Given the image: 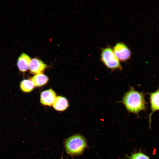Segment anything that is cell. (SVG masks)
<instances>
[{
  "label": "cell",
  "mask_w": 159,
  "mask_h": 159,
  "mask_svg": "<svg viewBox=\"0 0 159 159\" xmlns=\"http://www.w3.org/2000/svg\"><path fill=\"white\" fill-rule=\"evenodd\" d=\"M122 101L127 111L131 112L138 114L146 109V102L143 94L132 88L125 94Z\"/></svg>",
  "instance_id": "cell-1"
},
{
  "label": "cell",
  "mask_w": 159,
  "mask_h": 159,
  "mask_svg": "<svg viewBox=\"0 0 159 159\" xmlns=\"http://www.w3.org/2000/svg\"><path fill=\"white\" fill-rule=\"evenodd\" d=\"M67 153L72 156L79 155L82 153L87 147L84 138L79 134H74L67 138L64 143Z\"/></svg>",
  "instance_id": "cell-2"
},
{
  "label": "cell",
  "mask_w": 159,
  "mask_h": 159,
  "mask_svg": "<svg viewBox=\"0 0 159 159\" xmlns=\"http://www.w3.org/2000/svg\"><path fill=\"white\" fill-rule=\"evenodd\" d=\"M100 59L104 65L108 68L112 69H122L119 60L114 54L112 49L109 46L102 49Z\"/></svg>",
  "instance_id": "cell-3"
},
{
  "label": "cell",
  "mask_w": 159,
  "mask_h": 159,
  "mask_svg": "<svg viewBox=\"0 0 159 159\" xmlns=\"http://www.w3.org/2000/svg\"><path fill=\"white\" fill-rule=\"evenodd\" d=\"M113 51L119 61L125 62L131 56V52L128 46L122 42H118L114 46Z\"/></svg>",
  "instance_id": "cell-4"
},
{
  "label": "cell",
  "mask_w": 159,
  "mask_h": 159,
  "mask_svg": "<svg viewBox=\"0 0 159 159\" xmlns=\"http://www.w3.org/2000/svg\"><path fill=\"white\" fill-rule=\"evenodd\" d=\"M47 67V65L41 60L36 57L31 59L29 69L31 73L36 75L42 73Z\"/></svg>",
  "instance_id": "cell-5"
},
{
  "label": "cell",
  "mask_w": 159,
  "mask_h": 159,
  "mask_svg": "<svg viewBox=\"0 0 159 159\" xmlns=\"http://www.w3.org/2000/svg\"><path fill=\"white\" fill-rule=\"evenodd\" d=\"M56 97V94L55 91L52 89H49L42 92L40 102L44 105L51 106L52 105Z\"/></svg>",
  "instance_id": "cell-6"
},
{
  "label": "cell",
  "mask_w": 159,
  "mask_h": 159,
  "mask_svg": "<svg viewBox=\"0 0 159 159\" xmlns=\"http://www.w3.org/2000/svg\"><path fill=\"white\" fill-rule=\"evenodd\" d=\"M150 102L151 112L149 116L150 127L151 117L153 113L159 110V88L155 92L150 93Z\"/></svg>",
  "instance_id": "cell-7"
},
{
  "label": "cell",
  "mask_w": 159,
  "mask_h": 159,
  "mask_svg": "<svg viewBox=\"0 0 159 159\" xmlns=\"http://www.w3.org/2000/svg\"><path fill=\"white\" fill-rule=\"evenodd\" d=\"M29 56L24 53H22L17 60V65L19 70L21 72H24L29 69L31 61Z\"/></svg>",
  "instance_id": "cell-8"
},
{
  "label": "cell",
  "mask_w": 159,
  "mask_h": 159,
  "mask_svg": "<svg viewBox=\"0 0 159 159\" xmlns=\"http://www.w3.org/2000/svg\"><path fill=\"white\" fill-rule=\"evenodd\" d=\"M53 108L58 111H63L66 110L69 106L67 99L64 97H56L52 105Z\"/></svg>",
  "instance_id": "cell-9"
},
{
  "label": "cell",
  "mask_w": 159,
  "mask_h": 159,
  "mask_svg": "<svg viewBox=\"0 0 159 159\" xmlns=\"http://www.w3.org/2000/svg\"><path fill=\"white\" fill-rule=\"evenodd\" d=\"M31 80L34 86L39 87L46 84L49 79L47 76L42 73L35 75Z\"/></svg>",
  "instance_id": "cell-10"
},
{
  "label": "cell",
  "mask_w": 159,
  "mask_h": 159,
  "mask_svg": "<svg viewBox=\"0 0 159 159\" xmlns=\"http://www.w3.org/2000/svg\"><path fill=\"white\" fill-rule=\"evenodd\" d=\"M20 87L22 91L29 92L33 90L34 86L31 80H24L21 82Z\"/></svg>",
  "instance_id": "cell-11"
},
{
  "label": "cell",
  "mask_w": 159,
  "mask_h": 159,
  "mask_svg": "<svg viewBox=\"0 0 159 159\" xmlns=\"http://www.w3.org/2000/svg\"><path fill=\"white\" fill-rule=\"evenodd\" d=\"M129 159H150L149 157L141 152L132 154L130 156H128Z\"/></svg>",
  "instance_id": "cell-12"
},
{
  "label": "cell",
  "mask_w": 159,
  "mask_h": 159,
  "mask_svg": "<svg viewBox=\"0 0 159 159\" xmlns=\"http://www.w3.org/2000/svg\"><path fill=\"white\" fill-rule=\"evenodd\" d=\"M63 159V158H62V159Z\"/></svg>",
  "instance_id": "cell-13"
}]
</instances>
